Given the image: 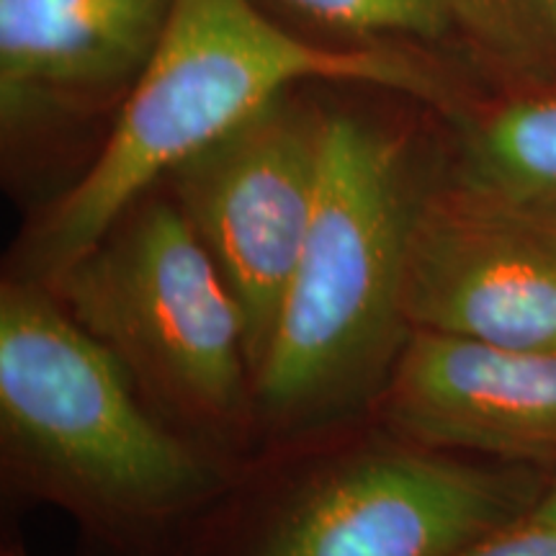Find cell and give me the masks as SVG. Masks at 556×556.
<instances>
[{"instance_id": "obj_1", "label": "cell", "mask_w": 556, "mask_h": 556, "mask_svg": "<svg viewBox=\"0 0 556 556\" xmlns=\"http://www.w3.org/2000/svg\"><path fill=\"white\" fill-rule=\"evenodd\" d=\"M307 80L394 90L443 116L471 90L462 70L430 54L296 37L253 0H173L101 152L34 225L24 278L58 276L173 168Z\"/></svg>"}, {"instance_id": "obj_4", "label": "cell", "mask_w": 556, "mask_h": 556, "mask_svg": "<svg viewBox=\"0 0 556 556\" xmlns=\"http://www.w3.org/2000/svg\"><path fill=\"white\" fill-rule=\"evenodd\" d=\"M157 413L206 435L255 417L245 319L168 193H148L80 258L47 278Z\"/></svg>"}, {"instance_id": "obj_10", "label": "cell", "mask_w": 556, "mask_h": 556, "mask_svg": "<svg viewBox=\"0 0 556 556\" xmlns=\"http://www.w3.org/2000/svg\"><path fill=\"white\" fill-rule=\"evenodd\" d=\"M446 122L451 173L556 212V86L477 88Z\"/></svg>"}, {"instance_id": "obj_12", "label": "cell", "mask_w": 556, "mask_h": 556, "mask_svg": "<svg viewBox=\"0 0 556 556\" xmlns=\"http://www.w3.org/2000/svg\"><path fill=\"white\" fill-rule=\"evenodd\" d=\"M500 60L503 86H556V0H479Z\"/></svg>"}, {"instance_id": "obj_11", "label": "cell", "mask_w": 556, "mask_h": 556, "mask_svg": "<svg viewBox=\"0 0 556 556\" xmlns=\"http://www.w3.org/2000/svg\"><path fill=\"white\" fill-rule=\"evenodd\" d=\"M289 16L348 47L430 54L477 86H503V60L479 0H274Z\"/></svg>"}, {"instance_id": "obj_7", "label": "cell", "mask_w": 556, "mask_h": 556, "mask_svg": "<svg viewBox=\"0 0 556 556\" xmlns=\"http://www.w3.org/2000/svg\"><path fill=\"white\" fill-rule=\"evenodd\" d=\"M407 330L556 351V212L446 168L420 180L407 229Z\"/></svg>"}, {"instance_id": "obj_6", "label": "cell", "mask_w": 556, "mask_h": 556, "mask_svg": "<svg viewBox=\"0 0 556 556\" xmlns=\"http://www.w3.org/2000/svg\"><path fill=\"white\" fill-rule=\"evenodd\" d=\"M325 129L328 109L291 88L163 180L238 302L253 381L315 214Z\"/></svg>"}, {"instance_id": "obj_9", "label": "cell", "mask_w": 556, "mask_h": 556, "mask_svg": "<svg viewBox=\"0 0 556 556\" xmlns=\"http://www.w3.org/2000/svg\"><path fill=\"white\" fill-rule=\"evenodd\" d=\"M173 0H0L5 129L54 103L131 86L163 37Z\"/></svg>"}, {"instance_id": "obj_8", "label": "cell", "mask_w": 556, "mask_h": 556, "mask_svg": "<svg viewBox=\"0 0 556 556\" xmlns=\"http://www.w3.org/2000/svg\"><path fill=\"white\" fill-rule=\"evenodd\" d=\"M377 405L417 446L556 475V351L413 330Z\"/></svg>"}, {"instance_id": "obj_13", "label": "cell", "mask_w": 556, "mask_h": 556, "mask_svg": "<svg viewBox=\"0 0 556 556\" xmlns=\"http://www.w3.org/2000/svg\"><path fill=\"white\" fill-rule=\"evenodd\" d=\"M458 556H556V523L528 513Z\"/></svg>"}, {"instance_id": "obj_3", "label": "cell", "mask_w": 556, "mask_h": 556, "mask_svg": "<svg viewBox=\"0 0 556 556\" xmlns=\"http://www.w3.org/2000/svg\"><path fill=\"white\" fill-rule=\"evenodd\" d=\"M114 353L45 283L0 291V426L41 492L109 533L157 531L217 490V469L137 397Z\"/></svg>"}, {"instance_id": "obj_14", "label": "cell", "mask_w": 556, "mask_h": 556, "mask_svg": "<svg viewBox=\"0 0 556 556\" xmlns=\"http://www.w3.org/2000/svg\"><path fill=\"white\" fill-rule=\"evenodd\" d=\"M531 516H536L541 520H554L556 523V475L552 479V484L546 486L544 497H541L539 505L531 510Z\"/></svg>"}, {"instance_id": "obj_2", "label": "cell", "mask_w": 556, "mask_h": 556, "mask_svg": "<svg viewBox=\"0 0 556 556\" xmlns=\"http://www.w3.org/2000/svg\"><path fill=\"white\" fill-rule=\"evenodd\" d=\"M420 180L407 135L328 109L315 214L255 374V417L299 428L379 394L409 336L402 287Z\"/></svg>"}, {"instance_id": "obj_5", "label": "cell", "mask_w": 556, "mask_h": 556, "mask_svg": "<svg viewBox=\"0 0 556 556\" xmlns=\"http://www.w3.org/2000/svg\"><path fill=\"white\" fill-rule=\"evenodd\" d=\"M552 479L405 438L374 443L235 513L184 556H458L526 518Z\"/></svg>"}]
</instances>
